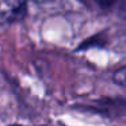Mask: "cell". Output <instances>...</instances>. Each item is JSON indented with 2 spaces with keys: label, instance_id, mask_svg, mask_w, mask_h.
<instances>
[{
  "label": "cell",
  "instance_id": "2",
  "mask_svg": "<svg viewBox=\"0 0 126 126\" xmlns=\"http://www.w3.org/2000/svg\"><path fill=\"white\" fill-rule=\"evenodd\" d=\"M112 81L118 85L126 87V66H122L112 73Z\"/></svg>",
  "mask_w": 126,
  "mask_h": 126
},
{
  "label": "cell",
  "instance_id": "1",
  "mask_svg": "<svg viewBox=\"0 0 126 126\" xmlns=\"http://www.w3.org/2000/svg\"><path fill=\"white\" fill-rule=\"evenodd\" d=\"M27 0H0V25H10L22 19Z\"/></svg>",
  "mask_w": 126,
  "mask_h": 126
}]
</instances>
